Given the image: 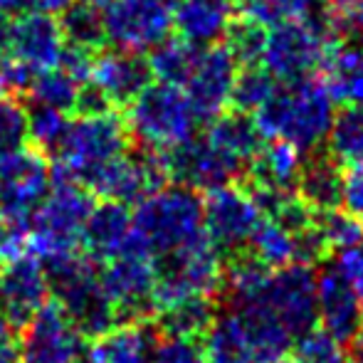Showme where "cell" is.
Wrapping results in <instances>:
<instances>
[{
    "label": "cell",
    "instance_id": "7",
    "mask_svg": "<svg viewBox=\"0 0 363 363\" xmlns=\"http://www.w3.org/2000/svg\"><path fill=\"white\" fill-rule=\"evenodd\" d=\"M101 287L116 309V324L153 319V284H156V257L148 245L131 230L124 250L114 259L101 264Z\"/></svg>",
    "mask_w": 363,
    "mask_h": 363
},
{
    "label": "cell",
    "instance_id": "9",
    "mask_svg": "<svg viewBox=\"0 0 363 363\" xmlns=\"http://www.w3.org/2000/svg\"><path fill=\"white\" fill-rule=\"evenodd\" d=\"M331 40L306 20H284L269 28L262 67L277 82H296L321 69Z\"/></svg>",
    "mask_w": 363,
    "mask_h": 363
},
{
    "label": "cell",
    "instance_id": "5",
    "mask_svg": "<svg viewBox=\"0 0 363 363\" xmlns=\"http://www.w3.org/2000/svg\"><path fill=\"white\" fill-rule=\"evenodd\" d=\"M94 208V193L79 183L57 181L30 216V252L40 262L82 250V230Z\"/></svg>",
    "mask_w": 363,
    "mask_h": 363
},
{
    "label": "cell",
    "instance_id": "38",
    "mask_svg": "<svg viewBox=\"0 0 363 363\" xmlns=\"http://www.w3.org/2000/svg\"><path fill=\"white\" fill-rule=\"evenodd\" d=\"M324 8L326 0H252L242 8V15L262 28H274L284 20H306Z\"/></svg>",
    "mask_w": 363,
    "mask_h": 363
},
{
    "label": "cell",
    "instance_id": "29",
    "mask_svg": "<svg viewBox=\"0 0 363 363\" xmlns=\"http://www.w3.org/2000/svg\"><path fill=\"white\" fill-rule=\"evenodd\" d=\"M208 363H252L250 339L240 311L228 309L216 314L211 329L203 336Z\"/></svg>",
    "mask_w": 363,
    "mask_h": 363
},
{
    "label": "cell",
    "instance_id": "16",
    "mask_svg": "<svg viewBox=\"0 0 363 363\" xmlns=\"http://www.w3.org/2000/svg\"><path fill=\"white\" fill-rule=\"evenodd\" d=\"M235 77H238V62L223 43L203 50L196 72L183 86L201 124H211L223 111H228Z\"/></svg>",
    "mask_w": 363,
    "mask_h": 363
},
{
    "label": "cell",
    "instance_id": "52",
    "mask_svg": "<svg viewBox=\"0 0 363 363\" xmlns=\"http://www.w3.org/2000/svg\"><path fill=\"white\" fill-rule=\"evenodd\" d=\"M79 3H86V5H94V8H99V10H104L106 5L111 3V0H79Z\"/></svg>",
    "mask_w": 363,
    "mask_h": 363
},
{
    "label": "cell",
    "instance_id": "10",
    "mask_svg": "<svg viewBox=\"0 0 363 363\" xmlns=\"http://www.w3.org/2000/svg\"><path fill=\"white\" fill-rule=\"evenodd\" d=\"M168 183V171L161 151L141 148L134 156H121L94 173L86 191L121 206H139Z\"/></svg>",
    "mask_w": 363,
    "mask_h": 363
},
{
    "label": "cell",
    "instance_id": "41",
    "mask_svg": "<svg viewBox=\"0 0 363 363\" xmlns=\"http://www.w3.org/2000/svg\"><path fill=\"white\" fill-rule=\"evenodd\" d=\"M30 250V216L0 211V267L25 257Z\"/></svg>",
    "mask_w": 363,
    "mask_h": 363
},
{
    "label": "cell",
    "instance_id": "35",
    "mask_svg": "<svg viewBox=\"0 0 363 363\" xmlns=\"http://www.w3.org/2000/svg\"><path fill=\"white\" fill-rule=\"evenodd\" d=\"M247 252L269 269H282L296 264L294 235L272 220H262L247 245Z\"/></svg>",
    "mask_w": 363,
    "mask_h": 363
},
{
    "label": "cell",
    "instance_id": "50",
    "mask_svg": "<svg viewBox=\"0 0 363 363\" xmlns=\"http://www.w3.org/2000/svg\"><path fill=\"white\" fill-rule=\"evenodd\" d=\"M74 0H38V8L40 13H48V15H60L72 5Z\"/></svg>",
    "mask_w": 363,
    "mask_h": 363
},
{
    "label": "cell",
    "instance_id": "30",
    "mask_svg": "<svg viewBox=\"0 0 363 363\" xmlns=\"http://www.w3.org/2000/svg\"><path fill=\"white\" fill-rule=\"evenodd\" d=\"M218 314V306L213 304V296H193L176 306L158 311L153 316L161 336H188V339H203L211 329L213 319Z\"/></svg>",
    "mask_w": 363,
    "mask_h": 363
},
{
    "label": "cell",
    "instance_id": "32",
    "mask_svg": "<svg viewBox=\"0 0 363 363\" xmlns=\"http://www.w3.org/2000/svg\"><path fill=\"white\" fill-rule=\"evenodd\" d=\"M60 28H62L65 43L77 48L99 52L106 45V28H104V10L86 3H72L65 13H60Z\"/></svg>",
    "mask_w": 363,
    "mask_h": 363
},
{
    "label": "cell",
    "instance_id": "51",
    "mask_svg": "<svg viewBox=\"0 0 363 363\" xmlns=\"http://www.w3.org/2000/svg\"><path fill=\"white\" fill-rule=\"evenodd\" d=\"M351 344H354L356 359H363V319H361V326H359V331H356V336L351 339Z\"/></svg>",
    "mask_w": 363,
    "mask_h": 363
},
{
    "label": "cell",
    "instance_id": "8",
    "mask_svg": "<svg viewBox=\"0 0 363 363\" xmlns=\"http://www.w3.org/2000/svg\"><path fill=\"white\" fill-rule=\"evenodd\" d=\"M262 220L257 203L240 183L208 191L203 198V230L223 262L247 252L250 240Z\"/></svg>",
    "mask_w": 363,
    "mask_h": 363
},
{
    "label": "cell",
    "instance_id": "15",
    "mask_svg": "<svg viewBox=\"0 0 363 363\" xmlns=\"http://www.w3.org/2000/svg\"><path fill=\"white\" fill-rule=\"evenodd\" d=\"M262 301L274 311L291 336L311 331L319 321L316 316V272L309 264H287L274 269Z\"/></svg>",
    "mask_w": 363,
    "mask_h": 363
},
{
    "label": "cell",
    "instance_id": "26",
    "mask_svg": "<svg viewBox=\"0 0 363 363\" xmlns=\"http://www.w3.org/2000/svg\"><path fill=\"white\" fill-rule=\"evenodd\" d=\"M344 166L326 151H314L304 156V166L296 183V196L316 213L336 211L341 206Z\"/></svg>",
    "mask_w": 363,
    "mask_h": 363
},
{
    "label": "cell",
    "instance_id": "34",
    "mask_svg": "<svg viewBox=\"0 0 363 363\" xmlns=\"http://www.w3.org/2000/svg\"><path fill=\"white\" fill-rule=\"evenodd\" d=\"M82 86L77 79H72L67 72H62L60 67L45 69L33 77V84L28 89V99L38 106H50V109H57L62 114L77 111L79 104Z\"/></svg>",
    "mask_w": 363,
    "mask_h": 363
},
{
    "label": "cell",
    "instance_id": "33",
    "mask_svg": "<svg viewBox=\"0 0 363 363\" xmlns=\"http://www.w3.org/2000/svg\"><path fill=\"white\" fill-rule=\"evenodd\" d=\"M326 153L341 166L363 161V106H344L334 114Z\"/></svg>",
    "mask_w": 363,
    "mask_h": 363
},
{
    "label": "cell",
    "instance_id": "47",
    "mask_svg": "<svg viewBox=\"0 0 363 363\" xmlns=\"http://www.w3.org/2000/svg\"><path fill=\"white\" fill-rule=\"evenodd\" d=\"M94 55L91 50H84V48H77V45H65V52L60 57V65L57 67L62 72H67L72 79H77L79 84L89 82L91 77V67H94Z\"/></svg>",
    "mask_w": 363,
    "mask_h": 363
},
{
    "label": "cell",
    "instance_id": "22",
    "mask_svg": "<svg viewBox=\"0 0 363 363\" xmlns=\"http://www.w3.org/2000/svg\"><path fill=\"white\" fill-rule=\"evenodd\" d=\"M131 230H134V216L129 213V206L101 201L99 206L91 208L82 230V252L94 264L109 262L124 250Z\"/></svg>",
    "mask_w": 363,
    "mask_h": 363
},
{
    "label": "cell",
    "instance_id": "54",
    "mask_svg": "<svg viewBox=\"0 0 363 363\" xmlns=\"http://www.w3.org/2000/svg\"><path fill=\"white\" fill-rule=\"evenodd\" d=\"M3 60H5V55H3V45H0V65H3Z\"/></svg>",
    "mask_w": 363,
    "mask_h": 363
},
{
    "label": "cell",
    "instance_id": "40",
    "mask_svg": "<svg viewBox=\"0 0 363 363\" xmlns=\"http://www.w3.org/2000/svg\"><path fill=\"white\" fill-rule=\"evenodd\" d=\"M67 126H69L67 114H62L57 109L35 104V109L28 111V139L45 156L57 151L65 134H67Z\"/></svg>",
    "mask_w": 363,
    "mask_h": 363
},
{
    "label": "cell",
    "instance_id": "56",
    "mask_svg": "<svg viewBox=\"0 0 363 363\" xmlns=\"http://www.w3.org/2000/svg\"><path fill=\"white\" fill-rule=\"evenodd\" d=\"M282 363H289V361H282Z\"/></svg>",
    "mask_w": 363,
    "mask_h": 363
},
{
    "label": "cell",
    "instance_id": "20",
    "mask_svg": "<svg viewBox=\"0 0 363 363\" xmlns=\"http://www.w3.org/2000/svg\"><path fill=\"white\" fill-rule=\"evenodd\" d=\"M316 316L341 344H351L363 319V301L354 287L336 272V267L316 274Z\"/></svg>",
    "mask_w": 363,
    "mask_h": 363
},
{
    "label": "cell",
    "instance_id": "42",
    "mask_svg": "<svg viewBox=\"0 0 363 363\" xmlns=\"http://www.w3.org/2000/svg\"><path fill=\"white\" fill-rule=\"evenodd\" d=\"M316 225H319L329 250H346L363 242V223L344 211L316 213Z\"/></svg>",
    "mask_w": 363,
    "mask_h": 363
},
{
    "label": "cell",
    "instance_id": "39",
    "mask_svg": "<svg viewBox=\"0 0 363 363\" xmlns=\"http://www.w3.org/2000/svg\"><path fill=\"white\" fill-rule=\"evenodd\" d=\"M291 356V363H346V346L326 329L314 326L306 334L296 336Z\"/></svg>",
    "mask_w": 363,
    "mask_h": 363
},
{
    "label": "cell",
    "instance_id": "19",
    "mask_svg": "<svg viewBox=\"0 0 363 363\" xmlns=\"http://www.w3.org/2000/svg\"><path fill=\"white\" fill-rule=\"evenodd\" d=\"M65 35L55 15L28 13L13 20L8 48L15 60L28 65L33 72L55 69L65 52Z\"/></svg>",
    "mask_w": 363,
    "mask_h": 363
},
{
    "label": "cell",
    "instance_id": "49",
    "mask_svg": "<svg viewBox=\"0 0 363 363\" xmlns=\"http://www.w3.org/2000/svg\"><path fill=\"white\" fill-rule=\"evenodd\" d=\"M38 8V0H0V15L15 20L23 18V15L33 13Z\"/></svg>",
    "mask_w": 363,
    "mask_h": 363
},
{
    "label": "cell",
    "instance_id": "6",
    "mask_svg": "<svg viewBox=\"0 0 363 363\" xmlns=\"http://www.w3.org/2000/svg\"><path fill=\"white\" fill-rule=\"evenodd\" d=\"M126 109H129L126 126L131 139L151 151H168L178 144H186L196 136L201 124L186 91L163 82L158 84L151 82Z\"/></svg>",
    "mask_w": 363,
    "mask_h": 363
},
{
    "label": "cell",
    "instance_id": "46",
    "mask_svg": "<svg viewBox=\"0 0 363 363\" xmlns=\"http://www.w3.org/2000/svg\"><path fill=\"white\" fill-rule=\"evenodd\" d=\"M334 267H336V272L354 287V291L363 301V242L354 245V247L339 250Z\"/></svg>",
    "mask_w": 363,
    "mask_h": 363
},
{
    "label": "cell",
    "instance_id": "36",
    "mask_svg": "<svg viewBox=\"0 0 363 363\" xmlns=\"http://www.w3.org/2000/svg\"><path fill=\"white\" fill-rule=\"evenodd\" d=\"M223 45L230 50L238 67H255L262 65L264 45H267V28L255 23L247 15H235L228 33L223 38Z\"/></svg>",
    "mask_w": 363,
    "mask_h": 363
},
{
    "label": "cell",
    "instance_id": "43",
    "mask_svg": "<svg viewBox=\"0 0 363 363\" xmlns=\"http://www.w3.org/2000/svg\"><path fill=\"white\" fill-rule=\"evenodd\" d=\"M28 141V109L18 96L0 94V153L20 148Z\"/></svg>",
    "mask_w": 363,
    "mask_h": 363
},
{
    "label": "cell",
    "instance_id": "27",
    "mask_svg": "<svg viewBox=\"0 0 363 363\" xmlns=\"http://www.w3.org/2000/svg\"><path fill=\"white\" fill-rule=\"evenodd\" d=\"M304 166V153L282 139H269V144L259 151V156L247 166L242 183L267 186L282 193H296L299 173Z\"/></svg>",
    "mask_w": 363,
    "mask_h": 363
},
{
    "label": "cell",
    "instance_id": "4",
    "mask_svg": "<svg viewBox=\"0 0 363 363\" xmlns=\"http://www.w3.org/2000/svg\"><path fill=\"white\" fill-rule=\"evenodd\" d=\"M134 233L148 245L153 257H166L191 245L203 230V196L186 186H163L139 203L134 213Z\"/></svg>",
    "mask_w": 363,
    "mask_h": 363
},
{
    "label": "cell",
    "instance_id": "2",
    "mask_svg": "<svg viewBox=\"0 0 363 363\" xmlns=\"http://www.w3.org/2000/svg\"><path fill=\"white\" fill-rule=\"evenodd\" d=\"M129 146V126L116 111L79 114L74 121H69L62 144L52 153V176L55 181L79 183L86 188L96 171L124 156Z\"/></svg>",
    "mask_w": 363,
    "mask_h": 363
},
{
    "label": "cell",
    "instance_id": "18",
    "mask_svg": "<svg viewBox=\"0 0 363 363\" xmlns=\"http://www.w3.org/2000/svg\"><path fill=\"white\" fill-rule=\"evenodd\" d=\"M89 82L114 109H126L153 82V72L141 52L114 48L94 55Z\"/></svg>",
    "mask_w": 363,
    "mask_h": 363
},
{
    "label": "cell",
    "instance_id": "3",
    "mask_svg": "<svg viewBox=\"0 0 363 363\" xmlns=\"http://www.w3.org/2000/svg\"><path fill=\"white\" fill-rule=\"evenodd\" d=\"M55 301L67 311L84 339H96L116 326V309L101 287L99 269L84 252L55 257L43 264Z\"/></svg>",
    "mask_w": 363,
    "mask_h": 363
},
{
    "label": "cell",
    "instance_id": "25",
    "mask_svg": "<svg viewBox=\"0 0 363 363\" xmlns=\"http://www.w3.org/2000/svg\"><path fill=\"white\" fill-rule=\"evenodd\" d=\"M235 311H240L245 329H247L252 363L287 361V356L291 354V346H294V336L284 329V324L274 316V311L262 299L252 301L247 306H240Z\"/></svg>",
    "mask_w": 363,
    "mask_h": 363
},
{
    "label": "cell",
    "instance_id": "55",
    "mask_svg": "<svg viewBox=\"0 0 363 363\" xmlns=\"http://www.w3.org/2000/svg\"><path fill=\"white\" fill-rule=\"evenodd\" d=\"M349 363H363V359H354V361H349Z\"/></svg>",
    "mask_w": 363,
    "mask_h": 363
},
{
    "label": "cell",
    "instance_id": "53",
    "mask_svg": "<svg viewBox=\"0 0 363 363\" xmlns=\"http://www.w3.org/2000/svg\"><path fill=\"white\" fill-rule=\"evenodd\" d=\"M233 3H235V8H240V10H242L245 5H250V3H252V0H233Z\"/></svg>",
    "mask_w": 363,
    "mask_h": 363
},
{
    "label": "cell",
    "instance_id": "24",
    "mask_svg": "<svg viewBox=\"0 0 363 363\" xmlns=\"http://www.w3.org/2000/svg\"><path fill=\"white\" fill-rule=\"evenodd\" d=\"M321 79L331 99L344 106H363V38L339 40L329 45Z\"/></svg>",
    "mask_w": 363,
    "mask_h": 363
},
{
    "label": "cell",
    "instance_id": "17",
    "mask_svg": "<svg viewBox=\"0 0 363 363\" xmlns=\"http://www.w3.org/2000/svg\"><path fill=\"white\" fill-rule=\"evenodd\" d=\"M50 279L43 262L20 257L0 267V316L23 331L35 314L50 301Z\"/></svg>",
    "mask_w": 363,
    "mask_h": 363
},
{
    "label": "cell",
    "instance_id": "23",
    "mask_svg": "<svg viewBox=\"0 0 363 363\" xmlns=\"http://www.w3.org/2000/svg\"><path fill=\"white\" fill-rule=\"evenodd\" d=\"M171 13L178 38L196 48H211L223 43L235 18V3L233 0H176Z\"/></svg>",
    "mask_w": 363,
    "mask_h": 363
},
{
    "label": "cell",
    "instance_id": "31",
    "mask_svg": "<svg viewBox=\"0 0 363 363\" xmlns=\"http://www.w3.org/2000/svg\"><path fill=\"white\" fill-rule=\"evenodd\" d=\"M203 50L206 48H196V45L186 43L181 38L173 40H163L156 48H151V72L158 82L163 84H173V86H186V82L191 79V74L196 72L198 60H201Z\"/></svg>",
    "mask_w": 363,
    "mask_h": 363
},
{
    "label": "cell",
    "instance_id": "48",
    "mask_svg": "<svg viewBox=\"0 0 363 363\" xmlns=\"http://www.w3.org/2000/svg\"><path fill=\"white\" fill-rule=\"evenodd\" d=\"M0 363H20V339L18 329L0 316Z\"/></svg>",
    "mask_w": 363,
    "mask_h": 363
},
{
    "label": "cell",
    "instance_id": "14",
    "mask_svg": "<svg viewBox=\"0 0 363 363\" xmlns=\"http://www.w3.org/2000/svg\"><path fill=\"white\" fill-rule=\"evenodd\" d=\"M50 181L52 168L48 156L35 146H20L0 153V211L33 216L52 188Z\"/></svg>",
    "mask_w": 363,
    "mask_h": 363
},
{
    "label": "cell",
    "instance_id": "11",
    "mask_svg": "<svg viewBox=\"0 0 363 363\" xmlns=\"http://www.w3.org/2000/svg\"><path fill=\"white\" fill-rule=\"evenodd\" d=\"M163 153L168 181L178 186L193 188V191H216L228 183H242L247 168L235 158L225 156L208 139H188L186 144H178Z\"/></svg>",
    "mask_w": 363,
    "mask_h": 363
},
{
    "label": "cell",
    "instance_id": "37",
    "mask_svg": "<svg viewBox=\"0 0 363 363\" xmlns=\"http://www.w3.org/2000/svg\"><path fill=\"white\" fill-rule=\"evenodd\" d=\"M277 84L279 82L274 79L262 65L242 67V72H238V77H235L230 106L238 111H245V114H255V111L272 96Z\"/></svg>",
    "mask_w": 363,
    "mask_h": 363
},
{
    "label": "cell",
    "instance_id": "12",
    "mask_svg": "<svg viewBox=\"0 0 363 363\" xmlns=\"http://www.w3.org/2000/svg\"><path fill=\"white\" fill-rule=\"evenodd\" d=\"M104 28L106 43L114 48L144 52L171 33V5L163 0H111L104 8Z\"/></svg>",
    "mask_w": 363,
    "mask_h": 363
},
{
    "label": "cell",
    "instance_id": "13",
    "mask_svg": "<svg viewBox=\"0 0 363 363\" xmlns=\"http://www.w3.org/2000/svg\"><path fill=\"white\" fill-rule=\"evenodd\" d=\"M84 336L67 311L57 301H48L23 329L20 363H74L84 356Z\"/></svg>",
    "mask_w": 363,
    "mask_h": 363
},
{
    "label": "cell",
    "instance_id": "45",
    "mask_svg": "<svg viewBox=\"0 0 363 363\" xmlns=\"http://www.w3.org/2000/svg\"><path fill=\"white\" fill-rule=\"evenodd\" d=\"M341 211L363 223V161L344 166V186H341Z\"/></svg>",
    "mask_w": 363,
    "mask_h": 363
},
{
    "label": "cell",
    "instance_id": "1",
    "mask_svg": "<svg viewBox=\"0 0 363 363\" xmlns=\"http://www.w3.org/2000/svg\"><path fill=\"white\" fill-rule=\"evenodd\" d=\"M334 114L326 82L311 74L296 82H279L252 116L264 139H282L309 156L326 141Z\"/></svg>",
    "mask_w": 363,
    "mask_h": 363
},
{
    "label": "cell",
    "instance_id": "21",
    "mask_svg": "<svg viewBox=\"0 0 363 363\" xmlns=\"http://www.w3.org/2000/svg\"><path fill=\"white\" fill-rule=\"evenodd\" d=\"M161 341L156 321L116 324L111 331L91 339L84 349V363H151L153 349Z\"/></svg>",
    "mask_w": 363,
    "mask_h": 363
},
{
    "label": "cell",
    "instance_id": "28",
    "mask_svg": "<svg viewBox=\"0 0 363 363\" xmlns=\"http://www.w3.org/2000/svg\"><path fill=\"white\" fill-rule=\"evenodd\" d=\"M206 139L216 148H220L225 156L242 163L245 168H247L264 148V136H262V131H259L255 116L245 114V111H238V109L223 111L218 119H213Z\"/></svg>",
    "mask_w": 363,
    "mask_h": 363
},
{
    "label": "cell",
    "instance_id": "44",
    "mask_svg": "<svg viewBox=\"0 0 363 363\" xmlns=\"http://www.w3.org/2000/svg\"><path fill=\"white\" fill-rule=\"evenodd\" d=\"M151 363H208L203 339L188 336H161L151 356Z\"/></svg>",
    "mask_w": 363,
    "mask_h": 363
}]
</instances>
